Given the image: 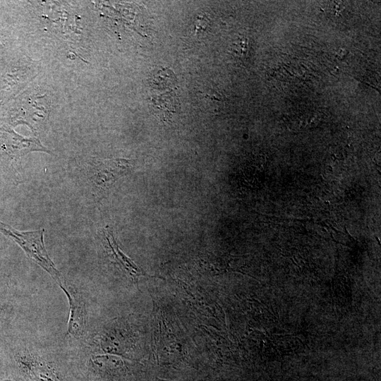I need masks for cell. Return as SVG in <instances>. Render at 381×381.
<instances>
[{"label": "cell", "mask_w": 381, "mask_h": 381, "mask_svg": "<svg viewBox=\"0 0 381 381\" xmlns=\"http://www.w3.org/2000/svg\"><path fill=\"white\" fill-rule=\"evenodd\" d=\"M1 310H2V308H0V313H1Z\"/></svg>", "instance_id": "cell-10"}, {"label": "cell", "mask_w": 381, "mask_h": 381, "mask_svg": "<svg viewBox=\"0 0 381 381\" xmlns=\"http://www.w3.org/2000/svg\"><path fill=\"white\" fill-rule=\"evenodd\" d=\"M89 179L99 190L105 191L121 176L126 175L132 164L131 160L121 158L92 159L87 167Z\"/></svg>", "instance_id": "cell-2"}, {"label": "cell", "mask_w": 381, "mask_h": 381, "mask_svg": "<svg viewBox=\"0 0 381 381\" xmlns=\"http://www.w3.org/2000/svg\"><path fill=\"white\" fill-rule=\"evenodd\" d=\"M0 232L16 242L29 258L50 274L59 286L66 284L64 277L56 268L45 249L44 229L20 231L0 221Z\"/></svg>", "instance_id": "cell-1"}, {"label": "cell", "mask_w": 381, "mask_h": 381, "mask_svg": "<svg viewBox=\"0 0 381 381\" xmlns=\"http://www.w3.org/2000/svg\"><path fill=\"white\" fill-rule=\"evenodd\" d=\"M49 152L36 138H25L16 133L0 128V155L14 160L31 151Z\"/></svg>", "instance_id": "cell-3"}, {"label": "cell", "mask_w": 381, "mask_h": 381, "mask_svg": "<svg viewBox=\"0 0 381 381\" xmlns=\"http://www.w3.org/2000/svg\"><path fill=\"white\" fill-rule=\"evenodd\" d=\"M1 381H15V380H11V379H5V380H3Z\"/></svg>", "instance_id": "cell-9"}, {"label": "cell", "mask_w": 381, "mask_h": 381, "mask_svg": "<svg viewBox=\"0 0 381 381\" xmlns=\"http://www.w3.org/2000/svg\"><path fill=\"white\" fill-rule=\"evenodd\" d=\"M16 360L20 369L37 381H59L54 370L35 356L25 353H17Z\"/></svg>", "instance_id": "cell-6"}, {"label": "cell", "mask_w": 381, "mask_h": 381, "mask_svg": "<svg viewBox=\"0 0 381 381\" xmlns=\"http://www.w3.org/2000/svg\"><path fill=\"white\" fill-rule=\"evenodd\" d=\"M154 381H171V380H162L158 377H157Z\"/></svg>", "instance_id": "cell-8"}, {"label": "cell", "mask_w": 381, "mask_h": 381, "mask_svg": "<svg viewBox=\"0 0 381 381\" xmlns=\"http://www.w3.org/2000/svg\"><path fill=\"white\" fill-rule=\"evenodd\" d=\"M231 52L236 57L242 59L248 57L249 43L246 37H239L231 44Z\"/></svg>", "instance_id": "cell-7"}, {"label": "cell", "mask_w": 381, "mask_h": 381, "mask_svg": "<svg viewBox=\"0 0 381 381\" xmlns=\"http://www.w3.org/2000/svg\"><path fill=\"white\" fill-rule=\"evenodd\" d=\"M102 233L104 246L115 263L119 265L136 282L139 277L146 275L143 270L121 251L114 238L112 229L109 226L107 225L103 228Z\"/></svg>", "instance_id": "cell-4"}, {"label": "cell", "mask_w": 381, "mask_h": 381, "mask_svg": "<svg viewBox=\"0 0 381 381\" xmlns=\"http://www.w3.org/2000/svg\"><path fill=\"white\" fill-rule=\"evenodd\" d=\"M68 298L70 307V314L68 322V334L74 337H80L85 330L86 325L85 306L81 296L67 286H60Z\"/></svg>", "instance_id": "cell-5"}]
</instances>
